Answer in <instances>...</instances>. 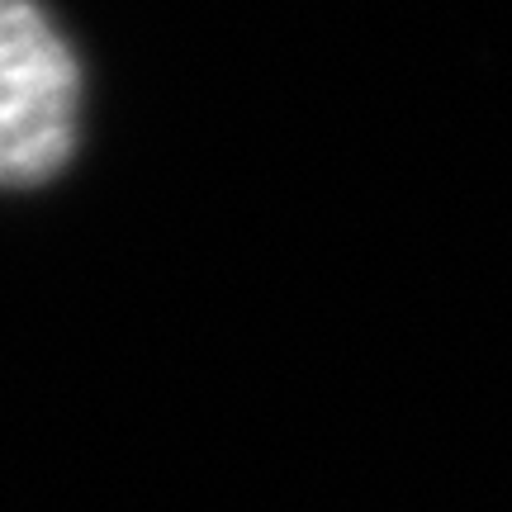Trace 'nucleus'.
Returning <instances> with one entry per match:
<instances>
[{
    "label": "nucleus",
    "instance_id": "f257e3e1",
    "mask_svg": "<svg viewBox=\"0 0 512 512\" xmlns=\"http://www.w3.org/2000/svg\"><path fill=\"white\" fill-rule=\"evenodd\" d=\"M81 133V62L38 0H0V190L53 181Z\"/></svg>",
    "mask_w": 512,
    "mask_h": 512
}]
</instances>
